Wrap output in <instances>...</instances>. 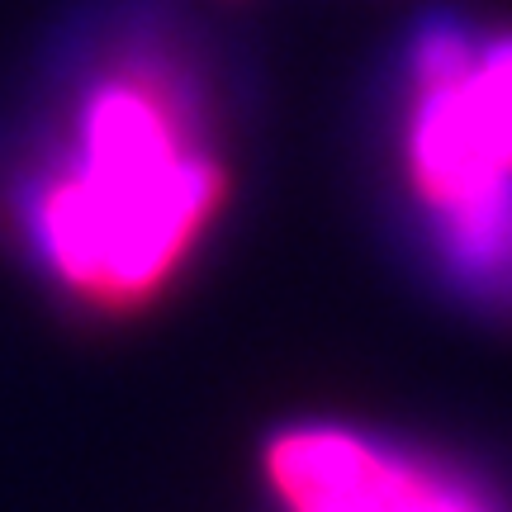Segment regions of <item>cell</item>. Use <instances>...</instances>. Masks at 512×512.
<instances>
[{
  "instance_id": "cell-4",
  "label": "cell",
  "mask_w": 512,
  "mask_h": 512,
  "mask_svg": "<svg viewBox=\"0 0 512 512\" xmlns=\"http://www.w3.org/2000/svg\"><path fill=\"white\" fill-rule=\"evenodd\" d=\"M470 62H475V43H470V34L456 29V24L437 19V24H427L418 34V48H413V76H418V86L451 81V76H460Z\"/></svg>"
},
{
  "instance_id": "cell-2",
  "label": "cell",
  "mask_w": 512,
  "mask_h": 512,
  "mask_svg": "<svg viewBox=\"0 0 512 512\" xmlns=\"http://www.w3.org/2000/svg\"><path fill=\"white\" fill-rule=\"evenodd\" d=\"M408 166L456 275L498 294L512 252V34L451 81L418 86Z\"/></svg>"
},
{
  "instance_id": "cell-1",
  "label": "cell",
  "mask_w": 512,
  "mask_h": 512,
  "mask_svg": "<svg viewBox=\"0 0 512 512\" xmlns=\"http://www.w3.org/2000/svg\"><path fill=\"white\" fill-rule=\"evenodd\" d=\"M190 133V100L152 67L95 81L76 105L72 157L38 185L29 223L48 271L86 304L138 309L219 214L223 166Z\"/></svg>"
},
{
  "instance_id": "cell-3",
  "label": "cell",
  "mask_w": 512,
  "mask_h": 512,
  "mask_svg": "<svg viewBox=\"0 0 512 512\" xmlns=\"http://www.w3.org/2000/svg\"><path fill=\"white\" fill-rule=\"evenodd\" d=\"M266 465L290 512H489L456 479L342 427L285 432L271 441Z\"/></svg>"
}]
</instances>
